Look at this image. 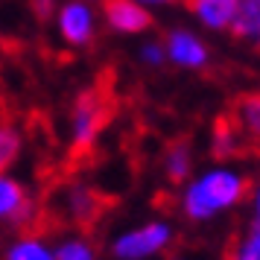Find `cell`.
Returning a JSON list of instances; mask_svg holds the SVG:
<instances>
[{
  "label": "cell",
  "mask_w": 260,
  "mask_h": 260,
  "mask_svg": "<svg viewBox=\"0 0 260 260\" xmlns=\"http://www.w3.org/2000/svg\"><path fill=\"white\" fill-rule=\"evenodd\" d=\"M21 149H24V135L15 123H3L0 126V167L9 170V167L21 158Z\"/></svg>",
  "instance_id": "17"
},
{
  "label": "cell",
  "mask_w": 260,
  "mask_h": 260,
  "mask_svg": "<svg viewBox=\"0 0 260 260\" xmlns=\"http://www.w3.org/2000/svg\"><path fill=\"white\" fill-rule=\"evenodd\" d=\"M53 21L68 47H88L96 36V9L88 0H64Z\"/></svg>",
  "instance_id": "6"
},
{
  "label": "cell",
  "mask_w": 260,
  "mask_h": 260,
  "mask_svg": "<svg viewBox=\"0 0 260 260\" xmlns=\"http://www.w3.org/2000/svg\"><path fill=\"white\" fill-rule=\"evenodd\" d=\"M187 3L190 15L199 21L205 29H228L234 26V18H237V9H240V0H184Z\"/></svg>",
  "instance_id": "10"
},
{
  "label": "cell",
  "mask_w": 260,
  "mask_h": 260,
  "mask_svg": "<svg viewBox=\"0 0 260 260\" xmlns=\"http://www.w3.org/2000/svg\"><path fill=\"white\" fill-rule=\"evenodd\" d=\"M248 205H251V216H254V219H260V176H257V181L251 184V193H248Z\"/></svg>",
  "instance_id": "20"
},
{
  "label": "cell",
  "mask_w": 260,
  "mask_h": 260,
  "mask_svg": "<svg viewBox=\"0 0 260 260\" xmlns=\"http://www.w3.org/2000/svg\"><path fill=\"white\" fill-rule=\"evenodd\" d=\"M88 3H103V0H88Z\"/></svg>",
  "instance_id": "23"
},
{
  "label": "cell",
  "mask_w": 260,
  "mask_h": 260,
  "mask_svg": "<svg viewBox=\"0 0 260 260\" xmlns=\"http://www.w3.org/2000/svg\"><path fill=\"white\" fill-rule=\"evenodd\" d=\"M143 6H164V3H173V0H138Z\"/></svg>",
  "instance_id": "21"
},
{
  "label": "cell",
  "mask_w": 260,
  "mask_h": 260,
  "mask_svg": "<svg viewBox=\"0 0 260 260\" xmlns=\"http://www.w3.org/2000/svg\"><path fill=\"white\" fill-rule=\"evenodd\" d=\"M61 3H64V0H29L32 15H36L38 21H50V18H56V12H59Z\"/></svg>",
  "instance_id": "19"
},
{
  "label": "cell",
  "mask_w": 260,
  "mask_h": 260,
  "mask_svg": "<svg viewBox=\"0 0 260 260\" xmlns=\"http://www.w3.org/2000/svg\"><path fill=\"white\" fill-rule=\"evenodd\" d=\"M103 18L120 36H141L152 26V12L138 0H103Z\"/></svg>",
  "instance_id": "8"
},
{
  "label": "cell",
  "mask_w": 260,
  "mask_h": 260,
  "mask_svg": "<svg viewBox=\"0 0 260 260\" xmlns=\"http://www.w3.org/2000/svg\"><path fill=\"white\" fill-rule=\"evenodd\" d=\"M173 240H176V228L167 219H146L114 234V240L108 243V251L114 260H152L167 254Z\"/></svg>",
  "instance_id": "2"
},
{
  "label": "cell",
  "mask_w": 260,
  "mask_h": 260,
  "mask_svg": "<svg viewBox=\"0 0 260 260\" xmlns=\"http://www.w3.org/2000/svg\"><path fill=\"white\" fill-rule=\"evenodd\" d=\"M0 260H59V257H56V243L32 228V231H15V237H9V243L3 246Z\"/></svg>",
  "instance_id": "9"
},
{
  "label": "cell",
  "mask_w": 260,
  "mask_h": 260,
  "mask_svg": "<svg viewBox=\"0 0 260 260\" xmlns=\"http://www.w3.org/2000/svg\"><path fill=\"white\" fill-rule=\"evenodd\" d=\"M167 260H202V257H190V254H170Z\"/></svg>",
  "instance_id": "22"
},
{
  "label": "cell",
  "mask_w": 260,
  "mask_h": 260,
  "mask_svg": "<svg viewBox=\"0 0 260 260\" xmlns=\"http://www.w3.org/2000/svg\"><path fill=\"white\" fill-rule=\"evenodd\" d=\"M41 216L36 196L26 190L21 178L3 173L0 176V219L9 225L12 231H32Z\"/></svg>",
  "instance_id": "5"
},
{
  "label": "cell",
  "mask_w": 260,
  "mask_h": 260,
  "mask_svg": "<svg viewBox=\"0 0 260 260\" xmlns=\"http://www.w3.org/2000/svg\"><path fill=\"white\" fill-rule=\"evenodd\" d=\"M108 100L103 91H82L73 100L71 106V117H68V143L76 155L94 149V143L100 141V135L108 123Z\"/></svg>",
  "instance_id": "3"
},
{
  "label": "cell",
  "mask_w": 260,
  "mask_h": 260,
  "mask_svg": "<svg viewBox=\"0 0 260 260\" xmlns=\"http://www.w3.org/2000/svg\"><path fill=\"white\" fill-rule=\"evenodd\" d=\"M251 184L231 164H213L190 178L178 190V213L187 222L205 225L237 211L248 199Z\"/></svg>",
  "instance_id": "1"
},
{
  "label": "cell",
  "mask_w": 260,
  "mask_h": 260,
  "mask_svg": "<svg viewBox=\"0 0 260 260\" xmlns=\"http://www.w3.org/2000/svg\"><path fill=\"white\" fill-rule=\"evenodd\" d=\"M56 257L59 260H100V251L91 243V237H85L76 228V231H68L64 237L56 240Z\"/></svg>",
  "instance_id": "15"
},
{
  "label": "cell",
  "mask_w": 260,
  "mask_h": 260,
  "mask_svg": "<svg viewBox=\"0 0 260 260\" xmlns=\"http://www.w3.org/2000/svg\"><path fill=\"white\" fill-rule=\"evenodd\" d=\"M234 123L240 129L246 132L248 141L260 143V88L257 91H251V94H243L237 100L234 106Z\"/></svg>",
  "instance_id": "14"
},
{
  "label": "cell",
  "mask_w": 260,
  "mask_h": 260,
  "mask_svg": "<svg viewBox=\"0 0 260 260\" xmlns=\"http://www.w3.org/2000/svg\"><path fill=\"white\" fill-rule=\"evenodd\" d=\"M161 170H164V178L170 184H187L193 178V149L190 143L176 141L164 149V158H161Z\"/></svg>",
  "instance_id": "12"
},
{
  "label": "cell",
  "mask_w": 260,
  "mask_h": 260,
  "mask_svg": "<svg viewBox=\"0 0 260 260\" xmlns=\"http://www.w3.org/2000/svg\"><path fill=\"white\" fill-rule=\"evenodd\" d=\"M231 36H234L237 41L248 44V47L260 50V0H240V9H237Z\"/></svg>",
  "instance_id": "13"
},
{
  "label": "cell",
  "mask_w": 260,
  "mask_h": 260,
  "mask_svg": "<svg viewBox=\"0 0 260 260\" xmlns=\"http://www.w3.org/2000/svg\"><path fill=\"white\" fill-rule=\"evenodd\" d=\"M246 141H248L246 132L234 123V117L219 120L211 132V155L219 164H225V161H231V158H237V155L243 152Z\"/></svg>",
  "instance_id": "11"
},
{
  "label": "cell",
  "mask_w": 260,
  "mask_h": 260,
  "mask_svg": "<svg viewBox=\"0 0 260 260\" xmlns=\"http://www.w3.org/2000/svg\"><path fill=\"white\" fill-rule=\"evenodd\" d=\"M167 44V59L181 71H205L211 61V50L196 32L190 29H170L164 38Z\"/></svg>",
  "instance_id": "7"
},
{
  "label": "cell",
  "mask_w": 260,
  "mask_h": 260,
  "mask_svg": "<svg viewBox=\"0 0 260 260\" xmlns=\"http://www.w3.org/2000/svg\"><path fill=\"white\" fill-rule=\"evenodd\" d=\"M138 56H141V61L146 68H164V64H170L164 41H146V44H141V53Z\"/></svg>",
  "instance_id": "18"
},
{
  "label": "cell",
  "mask_w": 260,
  "mask_h": 260,
  "mask_svg": "<svg viewBox=\"0 0 260 260\" xmlns=\"http://www.w3.org/2000/svg\"><path fill=\"white\" fill-rule=\"evenodd\" d=\"M225 260H260V219L251 216L246 231L234 237V243L225 251Z\"/></svg>",
  "instance_id": "16"
},
{
  "label": "cell",
  "mask_w": 260,
  "mask_h": 260,
  "mask_svg": "<svg viewBox=\"0 0 260 260\" xmlns=\"http://www.w3.org/2000/svg\"><path fill=\"white\" fill-rule=\"evenodd\" d=\"M50 208L64 225L73 228H85L100 219L103 213V196L96 193L91 184L85 181H68L56 187V193L50 196Z\"/></svg>",
  "instance_id": "4"
}]
</instances>
